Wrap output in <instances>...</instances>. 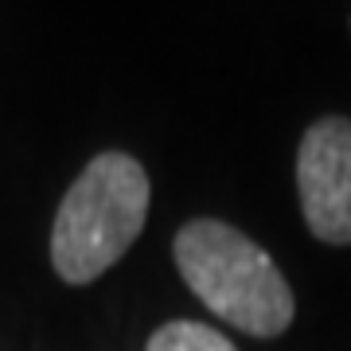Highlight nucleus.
Wrapping results in <instances>:
<instances>
[{
  "label": "nucleus",
  "mask_w": 351,
  "mask_h": 351,
  "mask_svg": "<svg viewBox=\"0 0 351 351\" xmlns=\"http://www.w3.org/2000/svg\"><path fill=\"white\" fill-rule=\"evenodd\" d=\"M152 184L137 156L98 152L66 188L51 223V265L66 285H90L121 262L149 223Z\"/></svg>",
  "instance_id": "2"
},
{
  "label": "nucleus",
  "mask_w": 351,
  "mask_h": 351,
  "mask_svg": "<svg viewBox=\"0 0 351 351\" xmlns=\"http://www.w3.org/2000/svg\"><path fill=\"white\" fill-rule=\"evenodd\" d=\"M304 226L328 246H351V117H320L297 149Z\"/></svg>",
  "instance_id": "3"
},
{
  "label": "nucleus",
  "mask_w": 351,
  "mask_h": 351,
  "mask_svg": "<svg viewBox=\"0 0 351 351\" xmlns=\"http://www.w3.org/2000/svg\"><path fill=\"white\" fill-rule=\"evenodd\" d=\"M176 269L207 313L254 339H277L293 324L297 301L277 262L239 226L188 219L172 239Z\"/></svg>",
  "instance_id": "1"
},
{
  "label": "nucleus",
  "mask_w": 351,
  "mask_h": 351,
  "mask_svg": "<svg viewBox=\"0 0 351 351\" xmlns=\"http://www.w3.org/2000/svg\"><path fill=\"white\" fill-rule=\"evenodd\" d=\"M145 351H239L230 339L199 320H168L149 336Z\"/></svg>",
  "instance_id": "4"
}]
</instances>
